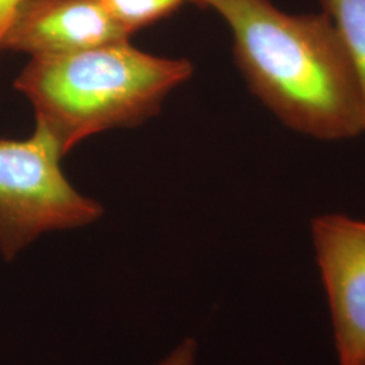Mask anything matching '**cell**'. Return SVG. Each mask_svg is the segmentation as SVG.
<instances>
[{"mask_svg": "<svg viewBox=\"0 0 365 365\" xmlns=\"http://www.w3.org/2000/svg\"><path fill=\"white\" fill-rule=\"evenodd\" d=\"M233 36L249 90L283 125L325 141L365 131L359 81L327 13L288 14L271 0H202Z\"/></svg>", "mask_w": 365, "mask_h": 365, "instance_id": "6da1fadb", "label": "cell"}, {"mask_svg": "<svg viewBox=\"0 0 365 365\" xmlns=\"http://www.w3.org/2000/svg\"><path fill=\"white\" fill-rule=\"evenodd\" d=\"M192 73L190 60L143 52L126 39L30 58L14 88L31 103L36 123L52 134L66 156L98 133L134 128L155 117Z\"/></svg>", "mask_w": 365, "mask_h": 365, "instance_id": "7a4b0ae2", "label": "cell"}, {"mask_svg": "<svg viewBox=\"0 0 365 365\" xmlns=\"http://www.w3.org/2000/svg\"><path fill=\"white\" fill-rule=\"evenodd\" d=\"M66 157L36 123L24 140H0V255L11 261L45 233L98 221L105 209L80 194L61 168Z\"/></svg>", "mask_w": 365, "mask_h": 365, "instance_id": "3957f363", "label": "cell"}, {"mask_svg": "<svg viewBox=\"0 0 365 365\" xmlns=\"http://www.w3.org/2000/svg\"><path fill=\"white\" fill-rule=\"evenodd\" d=\"M341 365H365V221L327 214L312 223Z\"/></svg>", "mask_w": 365, "mask_h": 365, "instance_id": "277c9868", "label": "cell"}, {"mask_svg": "<svg viewBox=\"0 0 365 365\" xmlns=\"http://www.w3.org/2000/svg\"><path fill=\"white\" fill-rule=\"evenodd\" d=\"M126 39L130 36L99 0H24L0 51L51 57Z\"/></svg>", "mask_w": 365, "mask_h": 365, "instance_id": "5b68a950", "label": "cell"}, {"mask_svg": "<svg viewBox=\"0 0 365 365\" xmlns=\"http://www.w3.org/2000/svg\"><path fill=\"white\" fill-rule=\"evenodd\" d=\"M349 54L365 111V0H321Z\"/></svg>", "mask_w": 365, "mask_h": 365, "instance_id": "8992f818", "label": "cell"}, {"mask_svg": "<svg viewBox=\"0 0 365 365\" xmlns=\"http://www.w3.org/2000/svg\"><path fill=\"white\" fill-rule=\"evenodd\" d=\"M129 36L176 13L184 4L202 7V0H99Z\"/></svg>", "mask_w": 365, "mask_h": 365, "instance_id": "52a82bcc", "label": "cell"}, {"mask_svg": "<svg viewBox=\"0 0 365 365\" xmlns=\"http://www.w3.org/2000/svg\"><path fill=\"white\" fill-rule=\"evenodd\" d=\"M195 356V339H185L158 365H194Z\"/></svg>", "mask_w": 365, "mask_h": 365, "instance_id": "ba28073f", "label": "cell"}, {"mask_svg": "<svg viewBox=\"0 0 365 365\" xmlns=\"http://www.w3.org/2000/svg\"><path fill=\"white\" fill-rule=\"evenodd\" d=\"M22 1L24 0H0V48L4 34Z\"/></svg>", "mask_w": 365, "mask_h": 365, "instance_id": "9c48e42d", "label": "cell"}]
</instances>
